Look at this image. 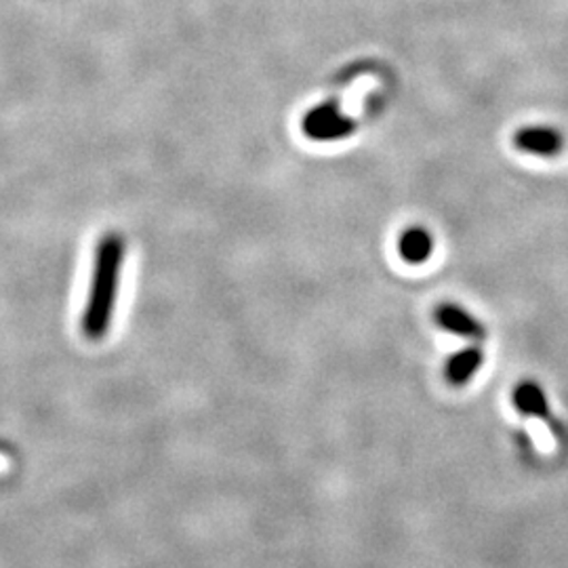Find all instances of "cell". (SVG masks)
Returning a JSON list of instances; mask_svg holds the SVG:
<instances>
[{
    "label": "cell",
    "instance_id": "obj_1",
    "mask_svg": "<svg viewBox=\"0 0 568 568\" xmlns=\"http://www.w3.org/2000/svg\"><path fill=\"white\" fill-rule=\"evenodd\" d=\"M122 264H124V241L121 234H105L95 246L93 274L89 295L82 314V333L100 342L112 325L121 291Z\"/></svg>",
    "mask_w": 568,
    "mask_h": 568
},
{
    "label": "cell",
    "instance_id": "obj_2",
    "mask_svg": "<svg viewBox=\"0 0 568 568\" xmlns=\"http://www.w3.org/2000/svg\"><path fill=\"white\" fill-rule=\"evenodd\" d=\"M304 131L316 142H337L354 131V122L342 116L333 103H323L305 114Z\"/></svg>",
    "mask_w": 568,
    "mask_h": 568
},
{
    "label": "cell",
    "instance_id": "obj_3",
    "mask_svg": "<svg viewBox=\"0 0 568 568\" xmlns=\"http://www.w3.org/2000/svg\"><path fill=\"white\" fill-rule=\"evenodd\" d=\"M516 145L537 156H556L562 150V135L548 126H530L516 135Z\"/></svg>",
    "mask_w": 568,
    "mask_h": 568
},
{
    "label": "cell",
    "instance_id": "obj_4",
    "mask_svg": "<svg viewBox=\"0 0 568 568\" xmlns=\"http://www.w3.org/2000/svg\"><path fill=\"white\" fill-rule=\"evenodd\" d=\"M436 321L445 331L464 337H483L485 326L480 325L469 312L462 310L459 305L445 304L436 310Z\"/></svg>",
    "mask_w": 568,
    "mask_h": 568
},
{
    "label": "cell",
    "instance_id": "obj_5",
    "mask_svg": "<svg viewBox=\"0 0 568 568\" xmlns=\"http://www.w3.org/2000/svg\"><path fill=\"white\" fill-rule=\"evenodd\" d=\"M514 406L518 413L527 415V417H535V419H546V422H554L549 415L548 398L541 392V387L535 384H520L514 389Z\"/></svg>",
    "mask_w": 568,
    "mask_h": 568
},
{
    "label": "cell",
    "instance_id": "obj_6",
    "mask_svg": "<svg viewBox=\"0 0 568 568\" xmlns=\"http://www.w3.org/2000/svg\"><path fill=\"white\" fill-rule=\"evenodd\" d=\"M483 365V352L476 347L464 349L455 354L447 363V382L450 386H466L467 382L474 377V373Z\"/></svg>",
    "mask_w": 568,
    "mask_h": 568
},
{
    "label": "cell",
    "instance_id": "obj_7",
    "mask_svg": "<svg viewBox=\"0 0 568 568\" xmlns=\"http://www.w3.org/2000/svg\"><path fill=\"white\" fill-rule=\"evenodd\" d=\"M432 248H434L432 236L422 227L406 230L398 241V253L406 264H424L432 255Z\"/></svg>",
    "mask_w": 568,
    "mask_h": 568
},
{
    "label": "cell",
    "instance_id": "obj_8",
    "mask_svg": "<svg viewBox=\"0 0 568 568\" xmlns=\"http://www.w3.org/2000/svg\"><path fill=\"white\" fill-rule=\"evenodd\" d=\"M13 448L9 447L4 440H0V455H11Z\"/></svg>",
    "mask_w": 568,
    "mask_h": 568
}]
</instances>
